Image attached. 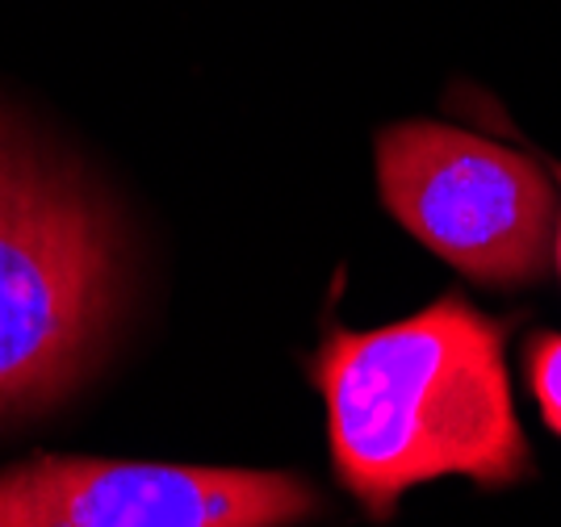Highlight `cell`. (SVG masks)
<instances>
[{
    "instance_id": "1",
    "label": "cell",
    "mask_w": 561,
    "mask_h": 527,
    "mask_svg": "<svg viewBox=\"0 0 561 527\" xmlns=\"http://www.w3.org/2000/svg\"><path fill=\"white\" fill-rule=\"evenodd\" d=\"M507 331L512 322L445 294L374 331L323 335L310 386L328 406L335 482L369 519H390L407 490L440 478L503 490L533 473Z\"/></svg>"
},
{
    "instance_id": "2",
    "label": "cell",
    "mask_w": 561,
    "mask_h": 527,
    "mask_svg": "<svg viewBox=\"0 0 561 527\" xmlns=\"http://www.w3.org/2000/svg\"><path fill=\"white\" fill-rule=\"evenodd\" d=\"M117 285L110 214L0 126V419L43 411L89 373Z\"/></svg>"
},
{
    "instance_id": "3",
    "label": "cell",
    "mask_w": 561,
    "mask_h": 527,
    "mask_svg": "<svg viewBox=\"0 0 561 527\" xmlns=\"http://www.w3.org/2000/svg\"><path fill=\"white\" fill-rule=\"evenodd\" d=\"M377 193L411 239L486 289L549 273L558 197L515 147L445 122H398L377 135Z\"/></svg>"
},
{
    "instance_id": "4",
    "label": "cell",
    "mask_w": 561,
    "mask_h": 527,
    "mask_svg": "<svg viewBox=\"0 0 561 527\" xmlns=\"http://www.w3.org/2000/svg\"><path fill=\"white\" fill-rule=\"evenodd\" d=\"M323 494L289 469L38 457L0 469V527H298Z\"/></svg>"
},
{
    "instance_id": "5",
    "label": "cell",
    "mask_w": 561,
    "mask_h": 527,
    "mask_svg": "<svg viewBox=\"0 0 561 527\" xmlns=\"http://www.w3.org/2000/svg\"><path fill=\"white\" fill-rule=\"evenodd\" d=\"M524 377L545 427L561 439V331H537L524 344Z\"/></svg>"
},
{
    "instance_id": "6",
    "label": "cell",
    "mask_w": 561,
    "mask_h": 527,
    "mask_svg": "<svg viewBox=\"0 0 561 527\" xmlns=\"http://www.w3.org/2000/svg\"><path fill=\"white\" fill-rule=\"evenodd\" d=\"M558 172V184H561V163L553 168ZM553 260H558V276H561V197H558V234H553Z\"/></svg>"
}]
</instances>
